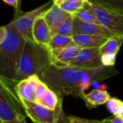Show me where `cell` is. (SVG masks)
Returning <instances> with one entry per match:
<instances>
[{
	"instance_id": "cell-1",
	"label": "cell",
	"mask_w": 123,
	"mask_h": 123,
	"mask_svg": "<svg viewBox=\"0 0 123 123\" xmlns=\"http://www.w3.org/2000/svg\"><path fill=\"white\" fill-rule=\"evenodd\" d=\"M113 67L102 66L94 68L74 66H57L52 64L40 76L59 97H81L95 81L100 82L119 74Z\"/></svg>"
},
{
	"instance_id": "cell-2",
	"label": "cell",
	"mask_w": 123,
	"mask_h": 123,
	"mask_svg": "<svg viewBox=\"0 0 123 123\" xmlns=\"http://www.w3.org/2000/svg\"><path fill=\"white\" fill-rule=\"evenodd\" d=\"M6 26L7 34L0 41V76L15 79L26 40L18 31L14 20Z\"/></svg>"
},
{
	"instance_id": "cell-3",
	"label": "cell",
	"mask_w": 123,
	"mask_h": 123,
	"mask_svg": "<svg viewBox=\"0 0 123 123\" xmlns=\"http://www.w3.org/2000/svg\"><path fill=\"white\" fill-rule=\"evenodd\" d=\"M52 64V53L48 45L26 40L15 79L20 81L32 75L40 76Z\"/></svg>"
},
{
	"instance_id": "cell-4",
	"label": "cell",
	"mask_w": 123,
	"mask_h": 123,
	"mask_svg": "<svg viewBox=\"0 0 123 123\" xmlns=\"http://www.w3.org/2000/svg\"><path fill=\"white\" fill-rule=\"evenodd\" d=\"M18 80L0 76V121L5 122L20 117H27L22 100L16 91Z\"/></svg>"
},
{
	"instance_id": "cell-5",
	"label": "cell",
	"mask_w": 123,
	"mask_h": 123,
	"mask_svg": "<svg viewBox=\"0 0 123 123\" xmlns=\"http://www.w3.org/2000/svg\"><path fill=\"white\" fill-rule=\"evenodd\" d=\"M53 4V0H50L46 4L26 13H22L14 18L15 25L26 40L35 41L32 34V28L35 19L44 15L48 9Z\"/></svg>"
},
{
	"instance_id": "cell-6",
	"label": "cell",
	"mask_w": 123,
	"mask_h": 123,
	"mask_svg": "<svg viewBox=\"0 0 123 123\" xmlns=\"http://www.w3.org/2000/svg\"><path fill=\"white\" fill-rule=\"evenodd\" d=\"M84 6L94 13L101 24L106 27L112 35L123 37V14L94 6L89 1L84 4Z\"/></svg>"
},
{
	"instance_id": "cell-7",
	"label": "cell",
	"mask_w": 123,
	"mask_h": 123,
	"mask_svg": "<svg viewBox=\"0 0 123 123\" xmlns=\"http://www.w3.org/2000/svg\"><path fill=\"white\" fill-rule=\"evenodd\" d=\"M27 116L34 123H55L63 108V97L55 110L47 109L35 102L22 100Z\"/></svg>"
},
{
	"instance_id": "cell-8",
	"label": "cell",
	"mask_w": 123,
	"mask_h": 123,
	"mask_svg": "<svg viewBox=\"0 0 123 123\" xmlns=\"http://www.w3.org/2000/svg\"><path fill=\"white\" fill-rule=\"evenodd\" d=\"M99 48H82L69 66L83 68H94L103 66Z\"/></svg>"
},
{
	"instance_id": "cell-9",
	"label": "cell",
	"mask_w": 123,
	"mask_h": 123,
	"mask_svg": "<svg viewBox=\"0 0 123 123\" xmlns=\"http://www.w3.org/2000/svg\"><path fill=\"white\" fill-rule=\"evenodd\" d=\"M73 25V36L80 34L100 36L107 38H110L113 36L111 32L102 25L83 22L74 17Z\"/></svg>"
},
{
	"instance_id": "cell-10",
	"label": "cell",
	"mask_w": 123,
	"mask_h": 123,
	"mask_svg": "<svg viewBox=\"0 0 123 123\" xmlns=\"http://www.w3.org/2000/svg\"><path fill=\"white\" fill-rule=\"evenodd\" d=\"M82 48L74 41L61 49L51 50L53 64L57 66H68L77 56Z\"/></svg>"
},
{
	"instance_id": "cell-11",
	"label": "cell",
	"mask_w": 123,
	"mask_h": 123,
	"mask_svg": "<svg viewBox=\"0 0 123 123\" xmlns=\"http://www.w3.org/2000/svg\"><path fill=\"white\" fill-rule=\"evenodd\" d=\"M41 81L38 75H32L27 79L18 81L16 91L22 100L35 102V90Z\"/></svg>"
},
{
	"instance_id": "cell-12",
	"label": "cell",
	"mask_w": 123,
	"mask_h": 123,
	"mask_svg": "<svg viewBox=\"0 0 123 123\" xmlns=\"http://www.w3.org/2000/svg\"><path fill=\"white\" fill-rule=\"evenodd\" d=\"M70 16L71 14L65 12L60 6L53 4L45 13L43 17L48 23L53 36L58 33L61 25Z\"/></svg>"
},
{
	"instance_id": "cell-13",
	"label": "cell",
	"mask_w": 123,
	"mask_h": 123,
	"mask_svg": "<svg viewBox=\"0 0 123 123\" xmlns=\"http://www.w3.org/2000/svg\"><path fill=\"white\" fill-rule=\"evenodd\" d=\"M34 40L40 44L48 45L53 35L43 15L38 17L34 23L32 28Z\"/></svg>"
},
{
	"instance_id": "cell-14",
	"label": "cell",
	"mask_w": 123,
	"mask_h": 123,
	"mask_svg": "<svg viewBox=\"0 0 123 123\" xmlns=\"http://www.w3.org/2000/svg\"><path fill=\"white\" fill-rule=\"evenodd\" d=\"M80 98L84 101L89 109H94L97 106L106 104L111 97L107 90L92 89L88 94L84 93Z\"/></svg>"
},
{
	"instance_id": "cell-15",
	"label": "cell",
	"mask_w": 123,
	"mask_h": 123,
	"mask_svg": "<svg viewBox=\"0 0 123 123\" xmlns=\"http://www.w3.org/2000/svg\"><path fill=\"white\" fill-rule=\"evenodd\" d=\"M73 41L79 45L81 48H100L108 38L89 35H75L72 37Z\"/></svg>"
},
{
	"instance_id": "cell-16",
	"label": "cell",
	"mask_w": 123,
	"mask_h": 123,
	"mask_svg": "<svg viewBox=\"0 0 123 123\" xmlns=\"http://www.w3.org/2000/svg\"><path fill=\"white\" fill-rule=\"evenodd\" d=\"M123 43V37L120 35H113L99 48L101 56L105 54L117 55Z\"/></svg>"
},
{
	"instance_id": "cell-17",
	"label": "cell",
	"mask_w": 123,
	"mask_h": 123,
	"mask_svg": "<svg viewBox=\"0 0 123 123\" xmlns=\"http://www.w3.org/2000/svg\"><path fill=\"white\" fill-rule=\"evenodd\" d=\"M92 4L123 14V0H88Z\"/></svg>"
},
{
	"instance_id": "cell-18",
	"label": "cell",
	"mask_w": 123,
	"mask_h": 123,
	"mask_svg": "<svg viewBox=\"0 0 123 123\" xmlns=\"http://www.w3.org/2000/svg\"><path fill=\"white\" fill-rule=\"evenodd\" d=\"M73 17L83 22L102 25L99 20L97 19V17L94 14V13L92 10H90L89 8L85 7L84 5L74 15H73Z\"/></svg>"
},
{
	"instance_id": "cell-19",
	"label": "cell",
	"mask_w": 123,
	"mask_h": 123,
	"mask_svg": "<svg viewBox=\"0 0 123 123\" xmlns=\"http://www.w3.org/2000/svg\"><path fill=\"white\" fill-rule=\"evenodd\" d=\"M72 41H73L72 37H66V36L56 34L52 37L48 46L51 50H56V49H61L66 47Z\"/></svg>"
},
{
	"instance_id": "cell-20",
	"label": "cell",
	"mask_w": 123,
	"mask_h": 123,
	"mask_svg": "<svg viewBox=\"0 0 123 123\" xmlns=\"http://www.w3.org/2000/svg\"><path fill=\"white\" fill-rule=\"evenodd\" d=\"M61 97H59L54 91L50 89L45 98L38 104L47 109L55 110L59 103Z\"/></svg>"
},
{
	"instance_id": "cell-21",
	"label": "cell",
	"mask_w": 123,
	"mask_h": 123,
	"mask_svg": "<svg viewBox=\"0 0 123 123\" xmlns=\"http://www.w3.org/2000/svg\"><path fill=\"white\" fill-rule=\"evenodd\" d=\"M73 22L74 17L71 15L69 17H68L66 19V21L61 25L57 34L66 37H73Z\"/></svg>"
},
{
	"instance_id": "cell-22",
	"label": "cell",
	"mask_w": 123,
	"mask_h": 123,
	"mask_svg": "<svg viewBox=\"0 0 123 123\" xmlns=\"http://www.w3.org/2000/svg\"><path fill=\"white\" fill-rule=\"evenodd\" d=\"M50 89L49 88V86L41 80V81L39 83V84L35 90V103L38 105L45 98V97L46 96V94H48V92Z\"/></svg>"
},
{
	"instance_id": "cell-23",
	"label": "cell",
	"mask_w": 123,
	"mask_h": 123,
	"mask_svg": "<svg viewBox=\"0 0 123 123\" xmlns=\"http://www.w3.org/2000/svg\"><path fill=\"white\" fill-rule=\"evenodd\" d=\"M84 4L83 3H74V2H69L68 1L63 2L60 5V6L66 12L71 14L72 16L74 15L80 9H81L84 6Z\"/></svg>"
},
{
	"instance_id": "cell-24",
	"label": "cell",
	"mask_w": 123,
	"mask_h": 123,
	"mask_svg": "<svg viewBox=\"0 0 123 123\" xmlns=\"http://www.w3.org/2000/svg\"><path fill=\"white\" fill-rule=\"evenodd\" d=\"M123 101L120 99L115 98V97H111L110 100L106 103L107 105V109L110 112H111L114 116H117L120 111V107Z\"/></svg>"
},
{
	"instance_id": "cell-25",
	"label": "cell",
	"mask_w": 123,
	"mask_h": 123,
	"mask_svg": "<svg viewBox=\"0 0 123 123\" xmlns=\"http://www.w3.org/2000/svg\"><path fill=\"white\" fill-rule=\"evenodd\" d=\"M102 63L105 66L113 67L116 62V55L115 54H105L102 55Z\"/></svg>"
},
{
	"instance_id": "cell-26",
	"label": "cell",
	"mask_w": 123,
	"mask_h": 123,
	"mask_svg": "<svg viewBox=\"0 0 123 123\" xmlns=\"http://www.w3.org/2000/svg\"><path fill=\"white\" fill-rule=\"evenodd\" d=\"M68 117V120L70 121V123H102V120H89V119L79 117H76L74 115H70Z\"/></svg>"
},
{
	"instance_id": "cell-27",
	"label": "cell",
	"mask_w": 123,
	"mask_h": 123,
	"mask_svg": "<svg viewBox=\"0 0 123 123\" xmlns=\"http://www.w3.org/2000/svg\"><path fill=\"white\" fill-rule=\"evenodd\" d=\"M55 123H70V121L68 120V117L66 116L63 108L61 110V112L58 115V117Z\"/></svg>"
},
{
	"instance_id": "cell-28",
	"label": "cell",
	"mask_w": 123,
	"mask_h": 123,
	"mask_svg": "<svg viewBox=\"0 0 123 123\" xmlns=\"http://www.w3.org/2000/svg\"><path fill=\"white\" fill-rule=\"evenodd\" d=\"M92 86L94 88V89H99V90H107V86L104 84H99L98 81H95L92 84Z\"/></svg>"
},
{
	"instance_id": "cell-29",
	"label": "cell",
	"mask_w": 123,
	"mask_h": 123,
	"mask_svg": "<svg viewBox=\"0 0 123 123\" xmlns=\"http://www.w3.org/2000/svg\"><path fill=\"white\" fill-rule=\"evenodd\" d=\"M25 118L26 117H18V118L12 120L1 122V123H27L26 120H25Z\"/></svg>"
},
{
	"instance_id": "cell-30",
	"label": "cell",
	"mask_w": 123,
	"mask_h": 123,
	"mask_svg": "<svg viewBox=\"0 0 123 123\" xmlns=\"http://www.w3.org/2000/svg\"><path fill=\"white\" fill-rule=\"evenodd\" d=\"M4 3H6L8 5L12 6L14 7L15 11L17 10L18 9V0H2Z\"/></svg>"
},
{
	"instance_id": "cell-31",
	"label": "cell",
	"mask_w": 123,
	"mask_h": 123,
	"mask_svg": "<svg viewBox=\"0 0 123 123\" xmlns=\"http://www.w3.org/2000/svg\"><path fill=\"white\" fill-rule=\"evenodd\" d=\"M7 34V28L6 26H2L0 27V41L3 40L4 38L5 37V36Z\"/></svg>"
},
{
	"instance_id": "cell-32",
	"label": "cell",
	"mask_w": 123,
	"mask_h": 123,
	"mask_svg": "<svg viewBox=\"0 0 123 123\" xmlns=\"http://www.w3.org/2000/svg\"><path fill=\"white\" fill-rule=\"evenodd\" d=\"M112 123H123V119L117 117V116H114L113 118H110Z\"/></svg>"
},
{
	"instance_id": "cell-33",
	"label": "cell",
	"mask_w": 123,
	"mask_h": 123,
	"mask_svg": "<svg viewBox=\"0 0 123 123\" xmlns=\"http://www.w3.org/2000/svg\"><path fill=\"white\" fill-rule=\"evenodd\" d=\"M21 3H22V0H18V9L15 12V14L17 15L16 17L19 16V14H22V12L21 11Z\"/></svg>"
},
{
	"instance_id": "cell-34",
	"label": "cell",
	"mask_w": 123,
	"mask_h": 123,
	"mask_svg": "<svg viewBox=\"0 0 123 123\" xmlns=\"http://www.w3.org/2000/svg\"><path fill=\"white\" fill-rule=\"evenodd\" d=\"M117 117H120L123 119V102H122L120 107V111H119V114L117 115Z\"/></svg>"
},
{
	"instance_id": "cell-35",
	"label": "cell",
	"mask_w": 123,
	"mask_h": 123,
	"mask_svg": "<svg viewBox=\"0 0 123 123\" xmlns=\"http://www.w3.org/2000/svg\"><path fill=\"white\" fill-rule=\"evenodd\" d=\"M69 2H74V3H83L85 4L88 0H67Z\"/></svg>"
},
{
	"instance_id": "cell-36",
	"label": "cell",
	"mask_w": 123,
	"mask_h": 123,
	"mask_svg": "<svg viewBox=\"0 0 123 123\" xmlns=\"http://www.w3.org/2000/svg\"><path fill=\"white\" fill-rule=\"evenodd\" d=\"M67 0H53V4H56L58 6H60L61 4H63V2L66 1Z\"/></svg>"
},
{
	"instance_id": "cell-37",
	"label": "cell",
	"mask_w": 123,
	"mask_h": 123,
	"mask_svg": "<svg viewBox=\"0 0 123 123\" xmlns=\"http://www.w3.org/2000/svg\"><path fill=\"white\" fill-rule=\"evenodd\" d=\"M102 123H112L110 118H105L102 120Z\"/></svg>"
}]
</instances>
